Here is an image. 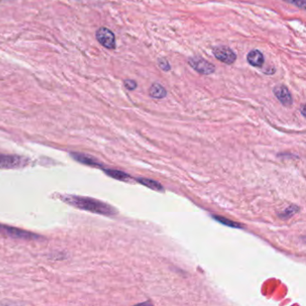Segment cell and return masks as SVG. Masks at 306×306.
<instances>
[{"label":"cell","instance_id":"6da1fadb","mask_svg":"<svg viewBox=\"0 0 306 306\" xmlns=\"http://www.w3.org/2000/svg\"><path fill=\"white\" fill-rule=\"evenodd\" d=\"M64 200L66 203L72 205L83 210L90 211L103 216H113L117 212L110 205L103 203L95 198L79 197V196H65Z\"/></svg>","mask_w":306,"mask_h":306},{"label":"cell","instance_id":"7a4b0ae2","mask_svg":"<svg viewBox=\"0 0 306 306\" xmlns=\"http://www.w3.org/2000/svg\"><path fill=\"white\" fill-rule=\"evenodd\" d=\"M188 63L195 71L201 75H211L216 71L215 65L205 60L202 57H191L188 60Z\"/></svg>","mask_w":306,"mask_h":306},{"label":"cell","instance_id":"3957f363","mask_svg":"<svg viewBox=\"0 0 306 306\" xmlns=\"http://www.w3.org/2000/svg\"><path fill=\"white\" fill-rule=\"evenodd\" d=\"M96 40L102 47L108 49L116 48V38L112 31L106 27H100L96 32Z\"/></svg>","mask_w":306,"mask_h":306},{"label":"cell","instance_id":"277c9868","mask_svg":"<svg viewBox=\"0 0 306 306\" xmlns=\"http://www.w3.org/2000/svg\"><path fill=\"white\" fill-rule=\"evenodd\" d=\"M28 164V159L22 156L0 154V168H21Z\"/></svg>","mask_w":306,"mask_h":306},{"label":"cell","instance_id":"5b68a950","mask_svg":"<svg viewBox=\"0 0 306 306\" xmlns=\"http://www.w3.org/2000/svg\"><path fill=\"white\" fill-rule=\"evenodd\" d=\"M213 54L216 57V60L227 65L234 64L237 59L234 50L227 46H216L213 48Z\"/></svg>","mask_w":306,"mask_h":306},{"label":"cell","instance_id":"8992f818","mask_svg":"<svg viewBox=\"0 0 306 306\" xmlns=\"http://www.w3.org/2000/svg\"><path fill=\"white\" fill-rule=\"evenodd\" d=\"M0 233L7 234V235L14 237V238H20V239L31 240V239L38 238V236L34 234H32V233H29V232L24 231V230H21V229L12 227V226L4 225H0Z\"/></svg>","mask_w":306,"mask_h":306},{"label":"cell","instance_id":"52a82bcc","mask_svg":"<svg viewBox=\"0 0 306 306\" xmlns=\"http://www.w3.org/2000/svg\"><path fill=\"white\" fill-rule=\"evenodd\" d=\"M273 93L276 96V99L282 103L286 107H291L293 104V97L288 90V87L284 84L276 85L273 89Z\"/></svg>","mask_w":306,"mask_h":306},{"label":"cell","instance_id":"ba28073f","mask_svg":"<svg viewBox=\"0 0 306 306\" xmlns=\"http://www.w3.org/2000/svg\"><path fill=\"white\" fill-rule=\"evenodd\" d=\"M247 61L251 66L261 67L264 64V55L258 49H252L247 54Z\"/></svg>","mask_w":306,"mask_h":306},{"label":"cell","instance_id":"9c48e42d","mask_svg":"<svg viewBox=\"0 0 306 306\" xmlns=\"http://www.w3.org/2000/svg\"><path fill=\"white\" fill-rule=\"evenodd\" d=\"M71 156L76 161L81 162L89 166H101V163L96 160V158L88 155H84L82 153H71Z\"/></svg>","mask_w":306,"mask_h":306},{"label":"cell","instance_id":"30bf717a","mask_svg":"<svg viewBox=\"0 0 306 306\" xmlns=\"http://www.w3.org/2000/svg\"><path fill=\"white\" fill-rule=\"evenodd\" d=\"M148 94L154 99H162L167 96V91L162 86V84L154 83L150 86Z\"/></svg>","mask_w":306,"mask_h":306},{"label":"cell","instance_id":"8fae6325","mask_svg":"<svg viewBox=\"0 0 306 306\" xmlns=\"http://www.w3.org/2000/svg\"><path fill=\"white\" fill-rule=\"evenodd\" d=\"M104 173L109 175L110 177L119 180H128L130 179V176L129 174H125L124 172H121L119 170H113V169H104Z\"/></svg>","mask_w":306,"mask_h":306},{"label":"cell","instance_id":"7c38bea8","mask_svg":"<svg viewBox=\"0 0 306 306\" xmlns=\"http://www.w3.org/2000/svg\"><path fill=\"white\" fill-rule=\"evenodd\" d=\"M138 181L140 182L142 185L148 187L149 189H152V190L158 191V192L163 191V188H162V185L159 182L156 181V180H151V179H145V178H139V179H138Z\"/></svg>","mask_w":306,"mask_h":306},{"label":"cell","instance_id":"4fadbf2b","mask_svg":"<svg viewBox=\"0 0 306 306\" xmlns=\"http://www.w3.org/2000/svg\"><path fill=\"white\" fill-rule=\"evenodd\" d=\"M214 218L216 219V221H218L219 223H221L223 225H228L230 227H234V228H242L240 224L238 223L233 222L231 221L230 219H226V218H224L222 216H214Z\"/></svg>","mask_w":306,"mask_h":306},{"label":"cell","instance_id":"5bb4252c","mask_svg":"<svg viewBox=\"0 0 306 306\" xmlns=\"http://www.w3.org/2000/svg\"><path fill=\"white\" fill-rule=\"evenodd\" d=\"M157 63H158V66L162 69V71H165L167 72L169 70H171V66L169 64L168 60L164 58H160L157 60Z\"/></svg>","mask_w":306,"mask_h":306},{"label":"cell","instance_id":"9a60e30c","mask_svg":"<svg viewBox=\"0 0 306 306\" xmlns=\"http://www.w3.org/2000/svg\"><path fill=\"white\" fill-rule=\"evenodd\" d=\"M283 1L297 6L298 8H301V9H306V0H283Z\"/></svg>","mask_w":306,"mask_h":306},{"label":"cell","instance_id":"2e32d148","mask_svg":"<svg viewBox=\"0 0 306 306\" xmlns=\"http://www.w3.org/2000/svg\"><path fill=\"white\" fill-rule=\"evenodd\" d=\"M298 210H299V209H298L295 205H293V206L289 207L288 209H286V210L284 211V214H283L282 217H284V218L290 217V216H293L294 213H296V212Z\"/></svg>","mask_w":306,"mask_h":306},{"label":"cell","instance_id":"e0dca14e","mask_svg":"<svg viewBox=\"0 0 306 306\" xmlns=\"http://www.w3.org/2000/svg\"><path fill=\"white\" fill-rule=\"evenodd\" d=\"M124 85L128 90L133 91L138 87V83L132 79H126L124 80Z\"/></svg>","mask_w":306,"mask_h":306},{"label":"cell","instance_id":"ac0fdd59","mask_svg":"<svg viewBox=\"0 0 306 306\" xmlns=\"http://www.w3.org/2000/svg\"><path fill=\"white\" fill-rule=\"evenodd\" d=\"M305 107H306L305 104H303V106H302V113H303L304 117H306V113H305V110H306V109H305Z\"/></svg>","mask_w":306,"mask_h":306}]
</instances>
